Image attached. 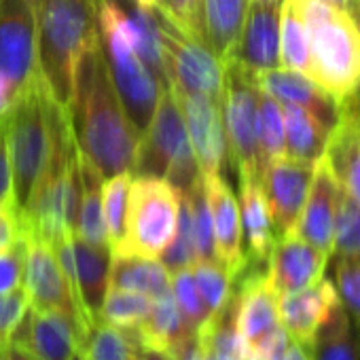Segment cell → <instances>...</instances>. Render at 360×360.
Segmentation results:
<instances>
[{
    "label": "cell",
    "instance_id": "6da1fadb",
    "mask_svg": "<svg viewBox=\"0 0 360 360\" xmlns=\"http://www.w3.org/2000/svg\"><path fill=\"white\" fill-rule=\"evenodd\" d=\"M66 115L77 150L96 165L104 180L131 174L140 138L112 85L100 34L89 41L77 64Z\"/></svg>",
    "mask_w": 360,
    "mask_h": 360
},
{
    "label": "cell",
    "instance_id": "7a4b0ae2",
    "mask_svg": "<svg viewBox=\"0 0 360 360\" xmlns=\"http://www.w3.org/2000/svg\"><path fill=\"white\" fill-rule=\"evenodd\" d=\"M98 34L94 0H39L37 68L56 104L70 106L77 64Z\"/></svg>",
    "mask_w": 360,
    "mask_h": 360
},
{
    "label": "cell",
    "instance_id": "3957f363",
    "mask_svg": "<svg viewBox=\"0 0 360 360\" xmlns=\"http://www.w3.org/2000/svg\"><path fill=\"white\" fill-rule=\"evenodd\" d=\"M62 110L64 108L56 104L43 79L37 77L20 91L5 119V138L13 178V204L20 217L51 159Z\"/></svg>",
    "mask_w": 360,
    "mask_h": 360
},
{
    "label": "cell",
    "instance_id": "277c9868",
    "mask_svg": "<svg viewBox=\"0 0 360 360\" xmlns=\"http://www.w3.org/2000/svg\"><path fill=\"white\" fill-rule=\"evenodd\" d=\"M94 11L112 85L140 138L155 115L163 89L136 53L129 22L117 0H94Z\"/></svg>",
    "mask_w": 360,
    "mask_h": 360
},
{
    "label": "cell",
    "instance_id": "5b68a950",
    "mask_svg": "<svg viewBox=\"0 0 360 360\" xmlns=\"http://www.w3.org/2000/svg\"><path fill=\"white\" fill-rule=\"evenodd\" d=\"M309 41L311 79L341 106L360 91V28L343 13L301 0Z\"/></svg>",
    "mask_w": 360,
    "mask_h": 360
},
{
    "label": "cell",
    "instance_id": "8992f818",
    "mask_svg": "<svg viewBox=\"0 0 360 360\" xmlns=\"http://www.w3.org/2000/svg\"><path fill=\"white\" fill-rule=\"evenodd\" d=\"M180 212V193L163 178L131 176L125 240L112 250L159 259L176 233Z\"/></svg>",
    "mask_w": 360,
    "mask_h": 360
},
{
    "label": "cell",
    "instance_id": "52a82bcc",
    "mask_svg": "<svg viewBox=\"0 0 360 360\" xmlns=\"http://www.w3.org/2000/svg\"><path fill=\"white\" fill-rule=\"evenodd\" d=\"M221 108L229 144V157L238 169V178H261V153L257 136L259 85L255 81V75L233 60L225 62Z\"/></svg>",
    "mask_w": 360,
    "mask_h": 360
},
{
    "label": "cell",
    "instance_id": "ba28073f",
    "mask_svg": "<svg viewBox=\"0 0 360 360\" xmlns=\"http://www.w3.org/2000/svg\"><path fill=\"white\" fill-rule=\"evenodd\" d=\"M153 11L159 28L169 87L180 94H204L221 102L225 64L208 49L204 41L176 28L157 9Z\"/></svg>",
    "mask_w": 360,
    "mask_h": 360
},
{
    "label": "cell",
    "instance_id": "9c48e42d",
    "mask_svg": "<svg viewBox=\"0 0 360 360\" xmlns=\"http://www.w3.org/2000/svg\"><path fill=\"white\" fill-rule=\"evenodd\" d=\"M22 288L26 290L30 305L43 311L64 316L81 330V335H85L87 320L81 309V303L70 286L64 267L58 261V255L43 240L28 238V255H26Z\"/></svg>",
    "mask_w": 360,
    "mask_h": 360
},
{
    "label": "cell",
    "instance_id": "30bf717a",
    "mask_svg": "<svg viewBox=\"0 0 360 360\" xmlns=\"http://www.w3.org/2000/svg\"><path fill=\"white\" fill-rule=\"evenodd\" d=\"M37 5L39 0H0V75L18 94L39 77Z\"/></svg>",
    "mask_w": 360,
    "mask_h": 360
},
{
    "label": "cell",
    "instance_id": "8fae6325",
    "mask_svg": "<svg viewBox=\"0 0 360 360\" xmlns=\"http://www.w3.org/2000/svg\"><path fill=\"white\" fill-rule=\"evenodd\" d=\"M53 252L70 280L87 326L100 322L102 303L110 288L112 250L108 246H94L77 236H68L53 246Z\"/></svg>",
    "mask_w": 360,
    "mask_h": 360
},
{
    "label": "cell",
    "instance_id": "7c38bea8",
    "mask_svg": "<svg viewBox=\"0 0 360 360\" xmlns=\"http://www.w3.org/2000/svg\"><path fill=\"white\" fill-rule=\"evenodd\" d=\"M187 144H189V136H187L183 110H180L176 94L169 87L161 94L155 115L146 131L138 140L131 176L165 178L169 163Z\"/></svg>",
    "mask_w": 360,
    "mask_h": 360
},
{
    "label": "cell",
    "instance_id": "4fadbf2b",
    "mask_svg": "<svg viewBox=\"0 0 360 360\" xmlns=\"http://www.w3.org/2000/svg\"><path fill=\"white\" fill-rule=\"evenodd\" d=\"M174 94L180 104V110H183L187 136L193 155L198 159L200 172L202 174L225 172L231 157H229L221 102L204 94H180V91Z\"/></svg>",
    "mask_w": 360,
    "mask_h": 360
},
{
    "label": "cell",
    "instance_id": "5bb4252c",
    "mask_svg": "<svg viewBox=\"0 0 360 360\" xmlns=\"http://www.w3.org/2000/svg\"><path fill=\"white\" fill-rule=\"evenodd\" d=\"M316 165L286 155L269 161L261 172V185L269 206L276 238L290 236L303 210Z\"/></svg>",
    "mask_w": 360,
    "mask_h": 360
},
{
    "label": "cell",
    "instance_id": "9a60e30c",
    "mask_svg": "<svg viewBox=\"0 0 360 360\" xmlns=\"http://www.w3.org/2000/svg\"><path fill=\"white\" fill-rule=\"evenodd\" d=\"M202 183H204L210 212H212L217 261L231 274L236 282L248 269V261L244 252V238H242L240 202L233 195L225 176L202 174Z\"/></svg>",
    "mask_w": 360,
    "mask_h": 360
},
{
    "label": "cell",
    "instance_id": "2e32d148",
    "mask_svg": "<svg viewBox=\"0 0 360 360\" xmlns=\"http://www.w3.org/2000/svg\"><path fill=\"white\" fill-rule=\"evenodd\" d=\"M81 339V330L70 320L28 303L9 337V343L37 360H72Z\"/></svg>",
    "mask_w": 360,
    "mask_h": 360
},
{
    "label": "cell",
    "instance_id": "e0dca14e",
    "mask_svg": "<svg viewBox=\"0 0 360 360\" xmlns=\"http://www.w3.org/2000/svg\"><path fill=\"white\" fill-rule=\"evenodd\" d=\"M282 3L284 0H269V3L248 0L244 26H242L231 60L244 66L252 75L282 68V62H280Z\"/></svg>",
    "mask_w": 360,
    "mask_h": 360
},
{
    "label": "cell",
    "instance_id": "ac0fdd59",
    "mask_svg": "<svg viewBox=\"0 0 360 360\" xmlns=\"http://www.w3.org/2000/svg\"><path fill=\"white\" fill-rule=\"evenodd\" d=\"M330 255L297 236L278 238L267 259V282L278 297L303 290L324 278Z\"/></svg>",
    "mask_w": 360,
    "mask_h": 360
},
{
    "label": "cell",
    "instance_id": "d6986e66",
    "mask_svg": "<svg viewBox=\"0 0 360 360\" xmlns=\"http://www.w3.org/2000/svg\"><path fill=\"white\" fill-rule=\"evenodd\" d=\"M278 301L280 297L269 286L265 271H255L242 280L236 295V326L248 352L282 328Z\"/></svg>",
    "mask_w": 360,
    "mask_h": 360
},
{
    "label": "cell",
    "instance_id": "ffe728a7",
    "mask_svg": "<svg viewBox=\"0 0 360 360\" xmlns=\"http://www.w3.org/2000/svg\"><path fill=\"white\" fill-rule=\"evenodd\" d=\"M255 81L263 91L274 96L280 104H292L311 112L328 131H333L335 125L339 123L341 106L307 75L288 68H274V70L257 72Z\"/></svg>",
    "mask_w": 360,
    "mask_h": 360
},
{
    "label": "cell",
    "instance_id": "44dd1931",
    "mask_svg": "<svg viewBox=\"0 0 360 360\" xmlns=\"http://www.w3.org/2000/svg\"><path fill=\"white\" fill-rule=\"evenodd\" d=\"M337 189L339 183L330 172L324 157L316 163L311 185L290 236L305 240L307 244L320 248L322 252L330 255L333 250V225L337 212Z\"/></svg>",
    "mask_w": 360,
    "mask_h": 360
},
{
    "label": "cell",
    "instance_id": "7402d4cb",
    "mask_svg": "<svg viewBox=\"0 0 360 360\" xmlns=\"http://www.w3.org/2000/svg\"><path fill=\"white\" fill-rule=\"evenodd\" d=\"M337 303L339 297L333 280L322 278L303 290L280 297V322L295 343L309 349L318 328Z\"/></svg>",
    "mask_w": 360,
    "mask_h": 360
},
{
    "label": "cell",
    "instance_id": "603a6c76",
    "mask_svg": "<svg viewBox=\"0 0 360 360\" xmlns=\"http://www.w3.org/2000/svg\"><path fill=\"white\" fill-rule=\"evenodd\" d=\"M324 161L337 183L360 206V91L341 104V117L330 131Z\"/></svg>",
    "mask_w": 360,
    "mask_h": 360
},
{
    "label": "cell",
    "instance_id": "cb8c5ba5",
    "mask_svg": "<svg viewBox=\"0 0 360 360\" xmlns=\"http://www.w3.org/2000/svg\"><path fill=\"white\" fill-rule=\"evenodd\" d=\"M240 219H242V238L248 267L250 263H265L276 244V231L269 214V206L263 193L261 178L240 176Z\"/></svg>",
    "mask_w": 360,
    "mask_h": 360
},
{
    "label": "cell",
    "instance_id": "d4e9b609",
    "mask_svg": "<svg viewBox=\"0 0 360 360\" xmlns=\"http://www.w3.org/2000/svg\"><path fill=\"white\" fill-rule=\"evenodd\" d=\"M248 0H202L204 43L225 64L238 45Z\"/></svg>",
    "mask_w": 360,
    "mask_h": 360
},
{
    "label": "cell",
    "instance_id": "484cf974",
    "mask_svg": "<svg viewBox=\"0 0 360 360\" xmlns=\"http://www.w3.org/2000/svg\"><path fill=\"white\" fill-rule=\"evenodd\" d=\"M77 165H79V180H81V198H79V214H77V238L94 244V246H108L104 214H102V185L104 178L96 169V165L77 150Z\"/></svg>",
    "mask_w": 360,
    "mask_h": 360
},
{
    "label": "cell",
    "instance_id": "4316f807",
    "mask_svg": "<svg viewBox=\"0 0 360 360\" xmlns=\"http://www.w3.org/2000/svg\"><path fill=\"white\" fill-rule=\"evenodd\" d=\"M136 330L144 343L161 347L169 354L178 345H183L187 339L198 335L187 326L183 314H180V309L174 301L172 290L161 292L150 299V309H148L146 318L136 326Z\"/></svg>",
    "mask_w": 360,
    "mask_h": 360
},
{
    "label": "cell",
    "instance_id": "83f0119b",
    "mask_svg": "<svg viewBox=\"0 0 360 360\" xmlns=\"http://www.w3.org/2000/svg\"><path fill=\"white\" fill-rule=\"evenodd\" d=\"M284 110V155L316 165L324 153L330 131L307 110L282 104Z\"/></svg>",
    "mask_w": 360,
    "mask_h": 360
},
{
    "label": "cell",
    "instance_id": "f1b7e54d",
    "mask_svg": "<svg viewBox=\"0 0 360 360\" xmlns=\"http://www.w3.org/2000/svg\"><path fill=\"white\" fill-rule=\"evenodd\" d=\"M307 352L309 360H360V328L341 301L318 328Z\"/></svg>",
    "mask_w": 360,
    "mask_h": 360
},
{
    "label": "cell",
    "instance_id": "f546056e",
    "mask_svg": "<svg viewBox=\"0 0 360 360\" xmlns=\"http://www.w3.org/2000/svg\"><path fill=\"white\" fill-rule=\"evenodd\" d=\"M110 286L157 297L169 290V271L159 259L117 252L110 261Z\"/></svg>",
    "mask_w": 360,
    "mask_h": 360
},
{
    "label": "cell",
    "instance_id": "4dcf8cb0",
    "mask_svg": "<svg viewBox=\"0 0 360 360\" xmlns=\"http://www.w3.org/2000/svg\"><path fill=\"white\" fill-rule=\"evenodd\" d=\"M280 62L282 68L307 75L311 79L309 41L303 20L301 0H284L280 15Z\"/></svg>",
    "mask_w": 360,
    "mask_h": 360
},
{
    "label": "cell",
    "instance_id": "1f68e13d",
    "mask_svg": "<svg viewBox=\"0 0 360 360\" xmlns=\"http://www.w3.org/2000/svg\"><path fill=\"white\" fill-rule=\"evenodd\" d=\"M138 339L136 326L119 328L100 320L87 326L79 352L85 360H134Z\"/></svg>",
    "mask_w": 360,
    "mask_h": 360
},
{
    "label": "cell",
    "instance_id": "d6a6232c",
    "mask_svg": "<svg viewBox=\"0 0 360 360\" xmlns=\"http://www.w3.org/2000/svg\"><path fill=\"white\" fill-rule=\"evenodd\" d=\"M330 259H360V206L339 185Z\"/></svg>",
    "mask_w": 360,
    "mask_h": 360
},
{
    "label": "cell",
    "instance_id": "836d02e7",
    "mask_svg": "<svg viewBox=\"0 0 360 360\" xmlns=\"http://www.w3.org/2000/svg\"><path fill=\"white\" fill-rule=\"evenodd\" d=\"M129 187H131V174L129 172L106 178L104 185H102V214H104V225H106L110 250H117L125 240Z\"/></svg>",
    "mask_w": 360,
    "mask_h": 360
},
{
    "label": "cell",
    "instance_id": "e575fe53",
    "mask_svg": "<svg viewBox=\"0 0 360 360\" xmlns=\"http://www.w3.org/2000/svg\"><path fill=\"white\" fill-rule=\"evenodd\" d=\"M257 136L263 167L284 155V110L282 104L259 87V112H257Z\"/></svg>",
    "mask_w": 360,
    "mask_h": 360
},
{
    "label": "cell",
    "instance_id": "d590c367",
    "mask_svg": "<svg viewBox=\"0 0 360 360\" xmlns=\"http://www.w3.org/2000/svg\"><path fill=\"white\" fill-rule=\"evenodd\" d=\"M159 261L163 263V267L169 274L180 271V269H189L198 261L193 219H191V210H189V204L183 193H180V212H178L176 233H174L172 242L167 244V248L161 252Z\"/></svg>",
    "mask_w": 360,
    "mask_h": 360
},
{
    "label": "cell",
    "instance_id": "8d00e7d4",
    "mask_svg": "<svg viewBox=\"0 0 360 360\" xmlns=\"http://www.w3.org/2000/svg\"><path fill=\"white\" fill-rule=\"evenodd\" d=\"M148 309H150V297L136 290L110 286L102 303L100 320L119 328H129V326H138L146 318Z\"/></svg>",
    "mask_w": 360,
    "mask_h": 360
},
{
    "label": "cell",
    "instance_id": "74e56055",
    "mask_svg": "<svg viewBox=\"0 0 360 360\" xmlns=\"http://www.w3.org/2000/svg\"><path fill=\"white\" fill-rule=\"evenodd\" d=\"M191 271L208 311L214 316L219 309L227 305V301L233 295L231 274L219 261H195Z\"/></svg>",
    "mask_w": 360,
    "mask_h": 360
},
{
    "label": "cell",
    "instance_id": "f35d334b",
    "mask_svg": "<svg viewBox=\"0 0 360 360\" xmlns=\"http://www.w3.org/2000/svg\"><path fill=\"white\" fill-rule=\"evenodd\" d=\"M169 290L174 295V301H176L180 314H183L187 326L193 333H198L210 320L212 314L208 311V307H206V303L198 290L191 267L169 274Z\"/></svg>",
    "mask_w": 360,
    "mask_h": 360
},
{
    "label": "cell",
    "instance_id": "ab89813d",
    "mask_svg": "<svg viewBox=\"0 0 360 360\" xmlns=\"http://www.w3.org/2000/svg\"><path fill=\"white\" fill-rule=\"evenodd\" d=\"M189 210H191V219H193V233H195V248H198V261H217V252H214V229H212V212H210V204H208V195L204 189L202 178L198 183L183 193Z\"/></svg>",
    "mask_w": 360,
    "mask_h": 360
},
{
    "label": "cell",
    "instance_id": "60d3db41",
    "mask_svg": "<svg viewBox=\"0 0 360 360\" xmlns=\"http://www.w3.org/2000/svg\"><path fill=\"white\" fill-rule=\"evenodd\" d=\"M335 290L360 328V259H335Z\"/></svg>",
    "mask_w": 360,
    "mask_h": 360
},
{
    "label": "cell",
    "instance_id": "b9f144b4",
    "mask_svg": "<svg viewBox=\"0 0 360 360\" xmlns=\"http://www.w3.org/2000/svg\"><path fill=\"white\" fill-rule=\"evenodd\" d=\"M150 7L167 18L176 28L204 41L202 0H150Z\"/></svg>",
    "mask_w": 360,
    "mask_h": 360
},
{
    "label": "cell",
    "instance_id": "7bdbcfd3",
    "mask_svg": "<svg viewBox=\"0 0 360 360\" xmlns=\"http://www.w3.org/2000/svg\"><path fill=\"white\" fill-rule=\"evenodd\" d=\"M28 255V238L20 236L7 248L0 250V295L22 288Z\"/></svg>",
    "mask_w": 360,
    "mask_h": 360
},
{
    "label": "cell",
    "instance_id": "ee69618b",
    "mask_svg": "<svg viewBox=\"0 0 360 360\" xmlns=\"http://www.w3.org/2000/svg\"><path fill=\"white\" fill-rule=\"evenodd\" d=\"M28 305V295L24 288L0 295V347L9 343V337Z\"/></svg>",
    "mask_w": 360,
    "mask_h": 360
},
{
    "label": "cell",
    "instance_id": "f6af8a7d",
    "mask_svg": "<svg viewBox=\"0 0 360 360\" xmlns=\"http://www.w3.org/2000/svg\"><path fill=\"white\" fill-rule=\"evenodd\" d=\"M22 231L20 212L13 202H0V250L7 248L11 242H15Z\"/></svg>",
    "mask_w": 360,
    "mask_h": 360
},
{
    "label": "cell",
    "instance_id": "bcb514c9",
    "mask_svg": "<svg viewBox=\"0 0 360 360\" xmlns=\"http://www.w3.org/2000/svg\"><path fill=\"white\" fill-rule=\"evenodd\" d=\"M0 202H13V178H11V161L5 138V123L0 125Z\"/></svg>",
    "mask_w": 360,
    "mask_h": 360
},
{
    "label": "cell",
    "instance_id": "7dc6e473",
    "mask_svg": "<svg viewBox=\"0 0 360 360\" xmlns=\"http://www.w3.org/2000/svg\"><path fill=\"white\" fill-rule=\"evenodd\" d=\"M316 3H322V5L343 13L360 28V0H316Z\"/></svg>",
    "mask_w": 360,
    "mask_h": 360
},
{
    "label": "cell",
    "instance_id": "c3c4849f",
    "mask_svg": "<svg viewBox=\"0 0 360 360\" xmlns=\"http://www.w3.org/2000/svg\"><path fill=\"white\" fill-rule=\"evenodd\" d=\"M18 96L20 94L11 87V83L3 75H0V125L5 123V119H7V115H9V110H11Z\"/></svg>",
    "mask_w": 360,
    "mask_h": 360
},
{
    "label": "cell",
    "instance_id": "681fc988",
    "mask_svg": "<svg viewBox=\"0 0 360 360\" xmlns=\"http://www.w3.org/2000/svg\"><path fill=\"white\" fill-rule=\"evenodd\" d=\"M134 360H174V358H172L169 352H165L161 347H155V345H148L142 339H138L136 349H134Z\"/></svg>",
    "mask_w": 360,
    "mask_h": 360
},
{
    "label": "cell",
    "instance_id": "f907efd6",
    "mask_svg": "<svg viewBox=\"0 0 360 360\" xmlns=\"http://www.w3.org/2000/svg\"><path fill=\"white\" fill-rule=\"evenodd\" d=\"M0 360H37V358H32L30 354H26L13 343H5L0 347Z\"/></svg>",
    "mask_w": 360,
    "mask_h": 360
},
{
    "label": "cell",
    "instance_id": "816d5d0a",
    "mask_svg": "<svg viewBox=\"0 0 360 360\" xmlns=\"http://www.w3.org/2000/svg\"><path fill=\"white\" fill-rule=\"evenodd\" d=\"M282 360H309V352H307V347H303L290 339V345H288L286 354L282 356Z\"/></svg>",
    "mask_w": 360,
    "mask_h": 360
},
{
    "label": "cell",
    "instance_id": "f5cc1de1",
    "mask_svg": "<svg viewBox=\"0 0 360 360\" xmlns=\"http://www.w3.org/2000/svg\"><path fill=\"white\" fill-rule=\"evenodd\" d=\"M138 3H140L142 7H150V0H138Z\"/></svg>",
    "mask_w": 360,
    "mask_h": 360
},
{
    "label": "cell",
    "instance_id": "db71d44e",
    "mask_svg": "<svg viewBox=\"0 0 360 360\" xmlns=\"http://www.w3.org/2000/svg\"><path fill=\"white\" fill-rule=\"evenodd\" d=\"M72 360H85V358H83V356H81V352H79V349H77V354H75V356H72Z\"/></svg>",
    "mask_w": 360,
    "mask_h": 360
},
{
    "label": "cell",
    "instance_id": "11a10c76",
    "mask_svg": "<svg viewBox=\"0 0 360 360\" xmlns=\"http://www.w3.org/2000/svg\"><path fill=\"white\" fill-rule=\"evenodd\" d=\"M257 3H269V0H257Z\"/></svg>",
    "mask_w": 360,
    "mask_h": 360
}]
</instances>
